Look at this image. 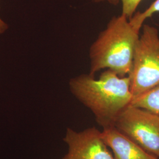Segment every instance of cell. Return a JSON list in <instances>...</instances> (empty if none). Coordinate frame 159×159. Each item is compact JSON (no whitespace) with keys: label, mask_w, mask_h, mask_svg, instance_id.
Wrapping results in <instances>:
<instances>
[{"label":"cell","mask_w":159,"mask_h":159,"mask_svg":"<svg viewBox=\"0 0 159 159\" xmlns=\"http://www.w3.org/2000/svg\"><path fill=\"white\" fill-rule=\"evenodd\" d=\"M71 93L94 116L102 129L114 127L120 114L130 106L133 98L130 81L106 70L98 78L82 74L69 81Z\"/></svg>","instance_id":"cell-1"},{"label":"cell","mask_w":159,"mask_h":159,"mask_svg":"<svg viewBox=\"0 0 159 159\" xmlns=\"http://www.w3.org/2000/svg\"><path fill=\"white\" fill-rule=\"evenodd\" d=\"M140 31L122 14L112 17L90 47L89 74L95 75L102 70H110L120 77L127 76Z\"/></svg>","instance_id":"cell-2"},{"label":"cell","mask_w":159,"mask_h":159,"mask_svg":"<svg viewBox=\"0 0 159 159\" xmlns=\"http://www.w3.org/2000/svg\"><path fill=\"white\" fill-rule=\"evenodd\" d=\"M128 77L133 98L159 85V34L153 25L143 24Z\"/></svg>","instance_id":"cell-3"},{"label":"cell","mask_w":159,"mask_h":159,"mask_svg":"<svg viewBox=\"0 0 159 159\" xmlns=\"http://www.w3.org/2000/svg\"><path fill=\"white\" fill-rule=\"evenodd\" d=\"M114 127L159 159V115L130 105L120 114Z\"/></svg>","instance_id":"cell-4"},{"label":"cell","mask_w":159,"mask_h":159,"mask_svg":"<svg viewBox=\"0 0 159 159\" xmlns=\"http://www.w3.org/2000/svg\"><path fill=\"white\" fill-rule=\"evenodd\" d=\"M63 140L68 146V152L63 159H114L102 132L95 127L80 131L68 128Z\"/></svg>","instance_id":"cell-5"},{"label":"cell","mask_w":159,"mask_h":159,"mask_svg":"<svg viewBox=\"0 0 159 159\" xmlns=\"http://www.w3.org/2000/svg\"><path fill=\"white\" fill-rule=\"evenodd\" d=\"M102 136L114 159H159L148 153L115 127L102 129Z\"/></svg>","instance_id":"cell-6"},{"label":"cell","mask_w":159,"mask_h":159,"mask_svg":"<svg viewBox=\"0 0 159 159\" xmlns=\"http://www.w3.org/2000/svg\"><path fill=\"white\" fill-rule=\"evenodd\" d=\"M131 105L145 109L159 116V85L134 97Z\"/></svg>","instance_id":"cell-7"},{"label":"cell","mask_w":159,"mask_h":159,"mask_svg":"<svg viewBox=\"0 0 159 159\" xmlns=\"http://www.w3.org/2000/svg\"><path fill=\"white\" fill-rule=\"evenodd\" d=\"M157 12H159V0H155L144 11H137L130 19V21L134 28L141 30L146 20Z\"/></svg>","instance_id":"cell-8"},{"label":"cell","mask_w":159,"mask_h":159,"mask_svg":"<svg viewBox=\"0 0 159 159\" xmlns=\"http://www.w3.org/2000/svg\"><path fill=\"white\" fill-rule=\"evenodd\" d=\"M94 3L108 2L112 5L121 4V14L129 20L136 12L137 8L143 0H92Z\"/></svg>","instance_id":"cell-9"},{"label":"cell","mask_w":159,"mask_h":159,"mask_svg":"<svg viewBox=\"0 0 159 159\" xmlns=\"http://www.w3.org/2000/svg\"><path fill=\"white\" fill-rule=\"evenodd\" d=\"M8 29V25L0 17V35L5 33Z\"/></svg>","instance_id":"cell-10"}]
</instances>
